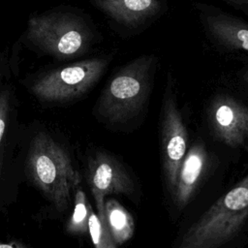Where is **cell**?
Segmentation results:
<instances>
[{
  "label": "cell",
  "mask_w": 248,
  "mask_h": 248,
  "mask_svg": "<svg viewBox=\"0 0 248 248\" xmlns=\"http://www.w3.org/2000/svg\"><path fill=\"white\" fill-rule=\"evenodd\" d=\"M152 54L140 55L119 68L102 90L94 113L108 124H124L145 106L157 66Z\"/></svg>",
  "instance_id": "6da1fadb"
},
{
  "label": "cell",
  "mask_w": 248,
  "mask_h": 248,
  "mask_svg": "<svg viewBox=\"0 0 248 248\" xmlns=\"http://www.w3.org/2000/svg\"><path fill=\"white\" fill-rule=\"evenodd\" d=\"M23 38L39 52L65 60L88 52L97 35L80 15L53 10L30 16Z\"/></svg>",
  "instance_id": "7a4b0ae2"
},
{
  "label": "cell",
  "mask_w": 248,
  "mask_h": 248,
  "mask_svg": "<svg viewBox=\"0 0 248 248\" xmlns=\"http://www.w3.org/2000/svg\"><path fill=\"white\" fill-rule=\"evenodd\" d=\"M26 170L34 185L59 211L66 210L80 176L67 150L46 133L37 134L29 146Z\"/></svg>",
  "instance_id": "3957f363"
},
{
  "label": "cell",
  "mask_w": 248,
  "mask_h": 248,
  "mask_svg": "<svg viewBox=\"0 0 248 248\" xmlns=\"http://www.w3.org/2000/svg\"><path fill=\"white\" fill-rule=\"evenodd\" d=\"M248 219V174L221 196L174 248H221L240 232Z\"/></svg>",
  "instance_id": "277c9868"
},
{
  "label": "cell",
  "mask_w": 248,
  "mask_h": 248,
  "mask_svg": "<svg viewBox=\"0 0 248 248\" xmlns=\"http://www.w3.org/2000/svg\"><path fill=\"white\" fill-rule=\"evenodd\" d=\"M112 56L101 55L69 63L34 78L29 89L41 102L65 103L87 93L106 73Z\"/></svg>",
  "instance_id": "5b68a950"
},
{
  "label": "cell",
  "mask_w": 248,
  "mask_h": 248,
  "mask_svg": "<svg viewBox=\"0 0 248 248\" xmlns=\"http://www.w3.org/2000/svg\"><path fill=\"white\" fill-rule=\"evenodd\" d=\"M161 136L164 176L167 187L172 195L179 168L188 151V133L173 94L172 78L170 73L162 107Z\"/></svg>",
  "instance_id": "8992f818"
},
{
  "label": "cell",
  "mask_w": 248,
  "mask_h": 248,
  "mask_svg": "<svg viewBox=\"0 0 248 248\" xmlns=\"http://www.w3.org/2000/svg\"><path fill=\"white\" fill-rule=\"evenodd\" d=\"M87 183L96 202L102 224L106 225L105 198L110 194L134 196L136 184L126 168L107 151L94 152L87 161Z\"/></svg>",
  "instance_id": "52a82bcc"
},
{
  "label": "cell",
  "mask_w": 248,
  "mask_h": 248,
  "mask_svg": "<svg viewBox=\"0 0 248 248\" xmlns=\"http://www.w3.org/2000/svg\"><path fill=\"white\" fill-rule=\"evenodd\" d=\"M208 118L223 143L248 149V107L242 102L228 94H218L210 102Z\"/></svg>",
  "instance_id": "ba28073f"
},
{
  "label": "cell",
  "mask_w": 248,
  "mask_h": 248,
  "mask_svg": "<svg viewBox=\"0 0 248 248\" xmlns=\"http://www.w3.org/2000/svg\"><path fill=\"white\" fill-rule=\"evenodd\" d=\"M201 18L206 34L217 45L248 52V22L220 11H202Z\"/></svg>",
  "instance_id": "9c48e42d"
},
{
  "label": "cell",
  "mask_w": 248,
  "mask_h": 248,
  "mask_svg": "<svg viewBox=\"0 0 248 248\" xmlns=\"http://www.w3.org/2000/svg\"><path fill=\"white\" fill-rule=\"evenodd\" d=\"M109 19L128 29H138L162 10L160 0H90Z\"/></svg>",
  "instance_id": "30bf717a"
},
{
  "label": "cell",
  "mask_w": 248,
  "mask_h": 248,
  "mask_svg": "<svg viewBox=\"0 0 248 248\" xmlns=\"http://www.w3.org/2000/svg\"><path fill=\"white\" fill-rule=\"evenodd\" d=\"M207 153L202 142L193 144L187 151L178 170L176 186L172 194L178 209H183L191 201L206 168Z\"/></svg>",
  "instance_id": "8fae6325"
},
{
  "label": "cell",
  "mask_w": 248,
  "mask_h": 248,
  "mask_svg": "<svg viewBox=\"0 0 248 248\" xmlns=\"http://www.w3.org/2000/svg\"><path fill=\"white\" fill-rule=\"evenodd\" d=\"M12 77V62L8 56V49H5L0 51V175L3 169L4 139L15 103V89Z\"/></svg>",
  "instance_id": "7c38bea8"
},
{
  "label": "cell",
  "mask_w": 248,
  "mask_h": 248,
  "mask_svg": "<svg viewBox=\"0 0 248 248\" xmlns=\"http://www.w3.org/2000/svg\"><path fill=\"white\" fill-rule=\"evenodd\" d=\"M105 216L107 228L115 244L121 245L133 236L134 220L117 201L109 199L105 202Z\"/></svg>",
  "instance_id": "4fadbf2b"
},
{
  "label": "cell",
  "mask_w": 248,
  "mask_h": 248,
  "mask_svg": "<svg viewBox=\"0 0 248 248\" xmlns=\"http://www.w3.org/2000/svg\"><path fill=\"white\" fill-rule=\"evenodd\" d=\"M90 203L86 202V196L82 189H78L75 195V206L73 213L66 225V230L72 234H84L89 232L88 221L90 215Z\"/></svg>",
  "instance_id": "5bb4252c"
},
{
  "label": "cell",
  "mask_w": 248,
  "mask_h": 248,
  "mask_svg": "<svg viewBox=\"0 0 248 248\" xmlns=\"http://www.w3.org/2000/svg\"><path fill=\"white\" fill-rule=\"evenodd\" d=\"M88 230L95 248H116L115 243L106 226H104L97 214L90 207Z\"/></svg>",
  "instance_id": "9a60e30c"
},
{
  "label": "cell",
  "mask_w": 248,
  "mask_h": 248,
  "mask_svg": "<svg viewBox=\"0 0 248 248\" xmlns=\"http://www.w3.org/2000/svg\"><path fill=\"white\" fill-rule=\"evenodd\" d=\"M232 6L235 10L242 12L243 14L248 15V0H220Z\"/></svg>",
  "instance_id": "2e32d148"
},
{
  "label": "cell",
  "mask_w": 248,
  "mask_h": 248,
  "mask_svg": "<svg viewBox=\"0 0 248 248\" xmlns=\"http://www.w3.org/2000/svg\"><path fill=\"white\" fill-rule=\"evenodd\" d=\"M0 248H27L21 243L10 242V243H0Z\"/></svg>",
  "instance_id": "e0dca14e"
},
{
  "label": "cell",
  "mask_w": 248,
  "mask_h": 248,
  "mask_svg": "<svg viewBox=\"0 0 248 248\" xmlns=\"http://www.w3.org/2000/svg\"><path fill=\"white\" fill-rule=\"evenodd\" d=\"M243 79L245 80V82L248 84V70H246L243 74Z\"/></svg>",
  "instance_id": "ac0fdd59"
}]
</instances>
